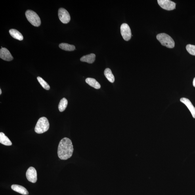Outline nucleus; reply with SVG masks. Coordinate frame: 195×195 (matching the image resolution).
Wrapping results in <instances>:
<instances>
[{
	"label": "nucleus",
	"instance_id": "19",
	"mask_svg": "<svg viewBox=\"0 0 195 195\" xmlns=\"http://www.w3.org/2000/svg\"><path fill=\"white\" fill-rule=\"evenodd\" d=\"M37 79L39 83L42 86V87H43L44 89L47 90H49L50 89L49 85L48 84L47 82H46L41 77H38Z\"/></svg>",
	"mask_w": 195,
	"mask_h": 195
},
{
	"label": "nucleus",
	"instance_id": "11",
	"mask_svg": "<svg viewBox=\"0 0 195 195\" xmlns=\"http://www.w3.org/2000/svg\"><path fill=\"white\" fill-rule=\"evenodd\" d=\"M12 190L17 192L24 195H28L29 193L26 189L23 186L14 184L11 186Z\"/></svg>",
	"mask_w": 195,
	"mask_h": 195
},
{
	"label": "nucleus",
	"instance_id": "15",
	"mask_svg": "<svg viewBox=\"0 0 195 195\" xmlns=\"http://www.w3.org/2000/svg\"><path fill=\"white\" fill-rule=\"evenodd\" d=\"M0 143L6 146H11L12 144L11 141L3 132L0 133Z\"/></svg>",
	"mask_w": 195,
	"mask_h": 195
},
{
	"label": "nucleus",
	"instance_id": "2",
	"mask_svg": "<svg viewBox=\"0 0 195 195\" xmlns=\"http://www.w3.org/2000/svg\"><path fill=\"white\" fill-rule=\"evenodd\" d=\"M49 126L47 118L45 117H41L37 121L35 128V131L38 134L45 133L49 130Z\"/></svg>",
	"mask_w": 195,
	"mask_h": 195
},
{
	"label": "nucleus",
	"instance_id": "16",
	"mask_svg": "<svg viewBox=\"0 0 195 195\" xmlns=\"http://www.w3.org/2000/svg\"><path fill=\"white\" fill-rule=\"evenodd\" d=\"M104 75L108 80L112 83H114L115 77L110 68H106L104 71Z\"/></svg>",
	"mask_w": 195,
	"mask_h": 195
},
{
	"label": "nucleus",
	"instance_id": "7",
	"mask_svg": "<svg viewBox=\"0 0 195 195\" xmlns=\"http://www.w3.org/2000/svg\"><path fill=\"white\" fill-rule=\"evenodd\" d=\"M158 3L161 8L165 10H173L176 8V4L169 0H158Z\"/></svg>",
	"mask_w": 195,
	"mask_h": 195
},
{
	"label": "nucleus",
	"instance_id": "21",
	"mask_svg": "<svg viewBox=\"0 0 195 195\" xmlns=\"http://www.w3.org/2000/svg\"><path fill=\"white\" fill-rule=\"evenodd\" d=\"M193 85L195 87V77L193 79Z\"/></svg>",
	"mask_w": 195,
	"mask_h": 195
},
{
	"label": "nucleus",
	"instance_id": "22",
	"mask_svg": "<svg viewBox=\"0 0 195 195\" xmlns=\"http://www.w3.org/2000/svg\"><path fill=\"white\" fill-rule=\"evenodd\" d=\"M2 90L1 89H0V95H1V94H2Z\"/></svg>",
	"mask_w": 195,
	"mask_h": 195
},
{
	"label": "nucleus",
	"instance_id": "20",
	"mask_svg": "<svg viewBox=\"0 0 195 195\" xmlns=\"http://www.w3.org/2000/svg\"><path fill=\"white\" fill-rule=\"evenodd\" d=\"M186 49L191 55L195 56V46L190 44L188 45L186 47Z\"/></svg>",
	"mask_w": 195,
	"mask_h": 195
},
{
	"label": "nucleus",
	"instance_id": "18",
	"mask_svg": "<svg viewBox=\"0 0 195 195\" xmlns=\"http://www.w3.org/2000/svg\"><path fill=\"white\" fill-rule=\"evenodd\" d=\"M68 105V100L66 98H63L59 102V110L60 112H64L66 110L67 106Z\"/></svg>",
	"mask_w": 195,
	"mask_h": 195
},
{
	"label": "nucleus",
	"instance_id": "14",
	"mask_svg": "<svg viewBox=\"0 0 195 195\" xmlns=\"http://www.w3.org/2000/svg\"><path fill=\"white\" fill-rule=\"evenodd\" d=\"M10 34L14 39L22 41L23 39V37L19 31L15 29H11L9 30Z\"/></svg>",
	"mask_w": 195,
	"mask_h": 195
},
{
	"label": "nucleus",
	"instance_id": "1",
	"mask_svg": "<svg viewBox=\"0 0 195 195\" xmlns=\"http://www.w3.org/2000/svg\"><path fill=\"white\" fill-rule=\"evenodd\" d=\"M73 150L71 140L67 137L63 138L59 144L58 150L59 158L61 160H67L72 156Z\"/></svg>",
	"mask_w": 195,
	"mask_h": 195
},
{
	"label": "nucleus",
	"instance_id": "12",
	"mask_svg": "<svg viewBox=\"0 0 195 195\" xmlns=\"http://www.w3.org/2000/svg\"><path fill=\"white\" fill-rule=\"evenodd\" d=\"M95 55L94 54H91L89 55L83 56L80 59L81 62H85L88 63H93L95 60Z\"/></svg>",
	"mask_w": 195,
	"mask_h": 195
},
{
	"label": "nucleus",
	"instance_id": "6",
	"mask_svg": "<svg viewBox=\"0 0 195 195\" xmlns=\"http://www.w3.org/2000/svg\"><path fill=\"white\" fill-rule=\"evenodd\" d=\"M58 16L63 23L67 24L70 22L71 17L67 10L64 8H60L58 10Z\"/></svg>",
	"mask_w": 195,
	"mask_h": 195
},
{
	"label": "nucleus",
	"instance_id": "10",
	"mask_svg": "<svg viewBox=\"0 0 195 195\" xmlns=\"http://www.w3.org/2000/svg\"><path fill=\"white\" fill-rule=\"evenodd\" d=\"M180 100V101L185 104L186 107H187L188 109L189 110L191 113L193 117L195 119V108L193 105L190 100L187 99V98H181Z\"/></svg>",
	"mask_w": 195,
	"mask_h": 195
},
{
	"label": "nucleus",
	"instance_id": "13",
	"mask_svg": "<svg viewBox=\"0 0 195 195\" xmlns=\"http://www.w3.org/2000/svg\"><path fill=\"white\" fill-rule=\"evenodd\" d=\"M85 81L88 84L95 89H100L101 87V86L99 83L95 79L87 78L86 79Z\"/></svg>",
	"mask_w": 195,
	"mask_h": 195
},
{
	"label": "nucleus",
	"instance_id": "5",
	"mask_svg": "<svg viewBox=\"0 0 195 195\" xmlns=\"http://www.w3.org/2000/svg\"><path fill=\"white\" fill-rule=\"evenodd\" d=\"M121 33L124 39L128 41L131 38L132 33L128 25L126 23L123 24L120 27Z\"/></svg>",
	"mask_w": 195,
	"mask_h": 195
},
{
	"label": "nucleus",
	"instance_id": "8",
	"mask_svg": "<svg viewBox=\"0 0 195 195\" xmlns=\"http://www.w3.org/2000/svg\"><path fill=\"white\" fill-rule=\"evenodd\" d=\"M26 177L29 181L35 183L37 181V173L34 167H30L27 170Z\"/></svg>",
	"mask_w": 195,
	"mask_h": 195
},
{
	"label": "nucleus",
	"instance_id": "17",
	"mask_svg": "<svg viewBox=\"0 0 195 195\" xmlns=\"http://www.w3.org/2000/svg\"><path fill=\"white\" fill-rule=\"evenodd\" d=\"M59 47L61 49L66 51H73L75 49V46L66 43H60Z\"/></svg>",
	"mask_w": 195,
	"mask_h": 195
},
{
	"label": "nucleus",
	"instance_id": "4",
	"mask_svg": "<svg viewBox=\"0 0 195 195\" xmlns=\"http://www.w3.org/2000/svg\"><path fill=\"white\" fill-rule=\"evenodd\" d=\"M26 16L27 19L33 26L38 27L40 26V18L36 12L32 10H28L26 12Z\"/></svg>",
	"mask_w": 195,
	"mask_h": 195
},
{
	"label": "nucleus",
	"instance_id": "9",
	"mask_svg": "<svg viewBox=\"0 0 195 195\" xmlns=\"http://www.w3.org/2000/svg\"><path fill=\"white\" fill-rule=\"evenodd\" d=\"M0 58L2 59L7 61H10L14 59L9 50L6 48H1L0 50Z\"/></svg>",
	"mask_w": 195,
	"mask_h": 195
},
{
	"label": "nucleus",
	"instance_id": "3",
	"mask_svg": "<svg viewBox=\"0 0 195 195\" xmlns=\"http://www.w3.org/2000/svg\"><path fill=\"white\" fill-rule=\"evenodd\" d=\"M156 39L165 47L169 48H173L175 47V43L173 39L165 33H160L157 35Z\"/></svg>",
	"mask_w": 195,
	"mask_h": 195
}]
</instances>
